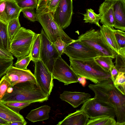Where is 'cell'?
<instances>
[{
  "instance_id": "cell-1",
  "label": "cell",
  "mask_w": 125,
  "mask_h": 125,
  "mask_svg": "<svg viewBox=\"0 0 125 125\" xmlns=\"http://www.w3.org/2000/svg\"><path fill=\"white\" fill-rule=\"evenodd\" d=\"M88 87L94 93V98L114 108L117 122L125 125V95L115 87L111 79L90 84Z\"/></svg>"
},
{
  "instance_id": "cell-2",
  "label": "cell",
  "mask_w": 125,
  "mask_h": 125,
  "mask_svg": "<svg viewBox=\"0 0 125 125\" xmlns=\"http://www.w3.org/2000/svg\"><path fill=\"white\" fill-rule=\"evenodd\" d=\"M48 98L37 83L28 81L11 86L3 98L2 102L42 103L47 101Z\"/></svg>"
},
{
  "instance_id": "cell-3",
  "label": "cell",
  "mask_w": 125,
  "mask_h": 125,
  "mask_svg": "<svg viewBox=\"0 0 125 125\" xmlns=\"http://www.w3.org/2000/svg\"><path fill=\"white\" fill-rule=\"evenodd\" d=\"M70 66L78 76L83 77L95 84L110 79L109 72L105 71L94 59L81 61L69 59Z\"/></svg>"
},
{
  "instance_id": "cell-4",
  "label": "cell",
  "mask_w": 125,
  "mask_h": 125,
  "mask_svg": "<svg viewBox=\"0 0 125 125\" xmlns=\"http://www.w3.org/2000/svg\"><path fill=\"white\" fill-rule=\"evenodd\" d=\"M35 33L21 27L10 42L9 52L17 58L30 55Z\"/></svg>"
},
{
  "instance_id": "cell-5",
  "label": "cell",
  "mask_w": 125,
  "mask_h": 125,
  "mask_svg": "<svg viewBox=\"0 0 125 125\" xmlns=\"http://www.w3.org/2000/svg\"><path fill=\"white\" fill-rule=\"evenodd\" d=\"M36 14L38 22L42 27L46 35L52 42H54L59 38H61L68 44L74 41L68 36L56 22L52 13L46 12Z\"/></svg>"
},
{
  "instance_id": "cell-6",
  "label": "cell",
  "mask_w": 125,
  "mask_h": 125,
  "mask_svg": "<svg viewBox=\"0 0 125 125\" xmlns=\"http://www.w3.org/2000/svg\"><path fill=\"white\" fill-rule=\"evenodd\" d=\"M77 40L99 53L101 56L115 58L116 53L106 43L100 31L91 29L79 35Z\"/></svg>"
},
{
  "instance_id": "cell-7",
  "label": "cell",
  "mask_w": 125,
  "mask_h": 125,
  "mask_svg": "<svg viewBox=\"0 0 125 125\" xmlns=\"http://www.w3.org/2000/svg\"><path fill=\"white\" fill-rule=\"evenodd\" d=\"M64 53L69 59L81 61L92 60L101 56L99 53L77 39L66 47Z\"/></svg>"
},
{
  "instance_id": "cell-8",
  "label": "cell",
  "mask_w": 125,
  "mask_h": 125,
  "mask_svg": "<svg viewBox=\"0 0 125 125\" xmlns=\"http://www.w3.org/2000/svg\"><path fill=\"white\" fill-rule=\"evenodd\" d=\"M80 109L84 112L90 119L103 116L114 118L115 117L114 109L112 107L94 97L87 100Z\"/></svg>"
},
{
  "instance_id": "cell-9",
  "label": "cell",
  "mask_w": 125,
  "mask_h": 125,
  "mask_svg": "<svg viewBox=\"0 0 125 125\" xmlns=\"http://www.w3.org/2000/svg\"><path fill=\"white\" fill-rule=\"evenodd\" d=\"M34 75L42 90L49 97L52 91L53 82L52 73L40 60L34 61Z\"/></svg>"
},
{
  "instance_id": "cell-10",
  "label": "cell",
  "mask_w": 125,
  "mask_h": 125,
  "mask_svg": "<svg viewBox=\"0 0 125 125\" xmlns=\"http://www.w3.org/2000/svg\"><path fill=\"white\" fill-rule=\"evenodd\" d=\"M52 73L53 79L64 83L65 85L78 82V76L61 56L55 61Z\"/></svg>"
},
{
  "instance_id": "cell-11",
  "label": "cell",
  "mask_w": 125,
  "mask_h": 125,
  "mask_svg": "<svg viewBox=\"0 0 125 125\" xmlns=\"http://www.w3.org/2000/svg\"><path fill=\"white\" fill-rule=\"evenodd\" d=\"M41 45L40 59L52 73L56 59L60 56L53 43L47 37L43 29L41 30Z\"/></svg>"
},
{
  "instance_id": "cell-12",
  "label": "cell",
  "mask_w": 125,
  "mask_h": 125,
  "mask_svg": "<svg viewBox=\"0 0 125 125\" xmlns=\"http://www.w3.org/2000/svg\"><path fill=\"white\" fill-rule=\"evenodd\" d=\"M73 13L72 0H60L52 14L54 20L63 30L70 25Z\"/></svg>"
},
{
  "instance_id": "cell-13",
  "label": "cell",
  "mask_w": 125,
  "mask_h": 125,
  "mask_svg": "<svg viewBox=\"0 0 125 125\" xmlns=\"http://www.w3.org/2000/svg\"><path fill=\"white\" fill-rule=\"evenodd\" d=\"M5 75L10 83L11 86L28 81L37 83L34 74L29 69H20L12 65L9 68Z\"/></svg>"
},
{
  "instance_id": "cell-14",
  "label": "cell",
  "mask_w": 125,
  "mask_h": 125,
  "mask_svg": "<svg viewBox=\"0 0 125 125\" xmlns=\"http://www.w3.org/2000/svg\"><path fill=\"white\" fill-rule=\"evenodd\" d=\"M99 14L100 22L113 28L115 23L113 0H105L99 6Z\"/></svg>"
},
{
  "instance_id": "cell-15",
  "label": "cell",
  "mask_w": 125,
  "mask_h": 125,
  "mask_svg": "<svg viewBox=\"0 0 125 125\" xmlns=\"http://www.w3.org/2000/svg\"><path fill=\"white\" fill-rule=\"evenodd\" d=\"M88 93L79 92L64 91L60 95V98L71 105L73 108H76L83 104L91 98Z\"/></svg>"
},
{
  "instance_id": "cell-16",
  "label": "cell",
  "mask_w": 125,
  "mask_h": 125,
  "mask_svg": "<svg viewBox=\"0 0 125 125\" xmlns=\"http://www.w3.org/2000/svg\"><path fill=\"white\" fill-rule=\"evenodd\" d=\"M116 29L125 31V2L123 0H113Z\"/></svg>"
},
{
  "instance_id": "cell-17",
  "label": "cell",
  "mask_w": 125,
  "mask_h": 125,
  "mask_svg": "<svg viewBox=\"0 0 125 125\" xmlns=\"http://www.w3.org/2000/svg\"><path fill=\"white\" fill-rule=\"evenodd\" d=\"M89 118L86 114L80 109L69 114L57 125H86Z\"/></svg>"
},
{
  "instance_id": "cell-18",
  "label": "cell",
  "mask_w": 125,
  "mask_h": 125,
  "mask_svg": "<svg viewBox=\"0 0 125 125\" xmlns=\"http://www.w3.org/2000/svg\"><path fill=\"white\" fill-rule=\"evenodd\" d=\"M100 27V31L106 43L116 53L120 54V49L115 38L114 28L103 25Z\"/></svg>"
},
{
  "instance_id": "cell-19",
  "label": "cell",
  "mask_w": 125,
  "mask_h": 125,
  "mask_svg": "<svg viewBox=\"0 0 125 125\" xmlns=\"http://www.w3.org/2000/svg\"><path fill=\"white\" fill-rule=\"evenodd\" d=\"M51 107L44 105L35 109L31 110L26 118L33 123L47 120L49 118V114Z\"/></svg>"
},
{
  "instance_id": "cell-20",
  "label": "cell",
  "mask_w": 125,
  "mask_h": 125,
  "mask_svg": "<svg viewBox=\"0 0 125 125\" xmlns=\"http://www.w3.org/2000/svg\"><path fill=\"white\" fill-rule=\"evenodd\" d=\"M0 117L8 123L25 120L23 116L12 110L2 102H0Z\"/></svg>"
},
{
  "instance_id": "cell-21",
  "label": "cell",
  "mask_w": 125,
  "mask_h": 125,
  "mask_svg": "<svg viewBox=\"0 0 125 125\" xmlns=\"http://www.w3.org/2000/svg\"><path fill=\"white\" fill-rule=\"evenodd\" d=\"M60 0H38L36 10V14L54 11Z\"/></svg>"
},
{
  "instance_id": "cell-22",
  "label": "cell",
  "mask_w": 125,
  "mask_h": 125,
  "mask_svg": "<svg viewBox=\"0 0 125 125\" xmlns=\"http://www.w3.org/2000/svg\"><path fill=\"white\" fill-rule=\"evenodd\" d=\"M6 13L8 22L10 20L19 18L22 9L15 0H5Z\"/></svg>"
},
{
  "instance_id": "cell-23",
  "label": "cell",
  "mask_w": 125,
  "mask_h": 125,
  "mask_svg": "<svg viewBox=\"0 0 125 125\" xmlns=\"http://www.w3.org/2000/svg\"><path fill=\"white\" fill-rule=\"evenodd\" d=\"M7 25L8 24L0 21V49L10 52V41L8 33Z\"/></svg>"
},
{
  "instance_id": "cell-24",
  "label": "cell",
  "mask_w": 125,
  "mask_h": 125,
  "mask_svg": "<svg viewBox=\"0 0 125 125\" xmlns=\"http://www.w3.org/2000/svg\"><path fill=\"white\" fill-rule=\"evenodd\" d=\"M41 45L40 34L35 33L32 42L30 55L33 62L40 59Z\"/></svg>"
},
{
  "instance_id": "cell-25",
  "label": "cell",
  "mask_w": 125,
  "mask_h": 125,
  "mask_svg": "<svg viewBox=\"0 0 125 125\" xmlns=\"http://www.w3.org/2000/svg\"><path fill=\"white\" fill-rule=\"evenodd\" d=\"M86 125H120L115 118L103 116L89 120Z\"/></svg>"
},
{
  "instance_id": "cell-26",
  "label": "cell",
  "mask_w": 125,
  "mask_h": 125,
  "mask_svg": "<svg viewBox=\"0 0 125 125\" xmlns=\"http://www.w3.org/2000/svg\"><path fill=\"white\" fill-rule=\"evenodd\" d=\"M113 58L108 56H100L94 59L95 62L105 71L110 72L111 67L114 65Z\"/></svg>"
},
{
  "instance_id": "cell-27",
  "label": "cell",
  "mask_w": 125,
  "mask_h": 125,
  "mask_svg": "<svg viewBox=\"0 0 125 125\" xmlns=\"http://www.w3.org/2000/svg\"><path fill=\"white\" fill-rule=\"evenodd\" d=\"M21 27L19 18L13 19L8 22V31L10 42Z\"/></svg>"
},
{
  "instance_id": "cell-28",
  "label": "cell",
  "mask_w": 125,
  "mask_h": 125,
  "mask_svg": "<svg viewBox=\"0 0 125 125\" xmlns=\"http://www.w3.org/2000/svg\"><path fill=\"white\" fill-rule=\"evenodd\" d=\"M86 11V13L83 14L84 22L94 24L100 27L101 26L99 23L100 20L99 14L96 13L91 9H87Z\"/></svg>"
},
{
  "instance_id": "cell-29",
  "label": "cell",
  "mask_w": 125,
  "mask_h": 125,
  "mask_svg": "<svg viewBox=\"0 0 125 125\" xmlns=\"http://www.w3.org/2000/svg\"><path fill=\"white\" fill-rule=\"evenodd\" d=\"M113 83L118 90L125 95V72H119Z\"/></svg>"
},
{
  "instance_id": "cell-30",
  "label": "cell",
  "mask_w": 125,
  "mask_h": 125,
  "mask_svg": "<svg viewBox=\"0 0 125 125\" xmlns=\"http://www.w3.org/2000/svg\"><path fill=\"white\" fill-rule=\"evenodd\" d=\"M114 34L121 54H125V33L120 30H114Z\"/></svg>"
},
{
  "instance_id": "cell-31",
  "label": "cell",
  "mask_w": 125,
  "mask_h": 125,
  "mask_svg": "<svg viewBox=\"0 0 125 125\" xmlns=\"http://www.w3.org/2000/svg\"><path fill=\"white\" fill-rule=\"evenodd\" d=\"M3 103L12 110L18 114H20L19 112L21 110L32 103L29 102H10Z\"/></svg>"
},
{
  "instance_id": "cell-32",
  "label": "cell",
  "mask_w": 125,
  "mask_h": 125,
  "mask_svg": "<svg viewBox=\"0 0 125 125\" xmlns=\"http://www.w3.org/2000/svg\"><path fill=\"white\" fill-rule=\"evenodd\" d=\"M17 60L14 64L15 68L22 70H27V66L31 60L30 55L17 58Z\"/></svg>"
},
{
  "instance_id": "cell-33",
  "label": "cell",
  "mask_w": 125,
  "mask_h": 125,
  "mask_svg": "<svg viewBox=\"0 0 125 125\" xmlns=\"http://www.w3.org/2000/svg\"><path fill=\"white\" fill-rule=\"evenodd\" d=\"M11 85L4 75L0 81V102H1L3 98Z\"/></svg>"
},
{
  "instance_id": "cell-34",
  "label": "cell",
  "mask_w": 125,
  "mask_h": 125,
  "mask_svg": "<svg viewBox=\"0 0 125 125\" xmlns=\"http://www.w3.org/2000/svg\"><path fill=\"white\" fill-rule=\"evenodd\" d=\"M18 6L22 9L36 8L38 0H15Z\"/></svg>"
},
{
  "instance_id": "cell-35",
  "label": "cell",
  "mask_w": 125,
  "mask_h": 125,
  "mask_svg": "<svg viewBox=\"0 0 125 125\" xmlns=\"http://www.w3.org/2000/svg\"><path fill=\"white\" fill-rule=\"evenodd\" d=\"M24 17L32 22L37 21L38 19L37 15L34 11V9L26 8L22 9L21 10Z\"/></svg>"
},
{
  "instance_id": "cell-36",
  "label": "cell",
  "mask_w": 125,
  "mask_h": 125,
  "mask_svg": "<svg viewBox=\"0 0 125 125\" xmlns=\"http://www.w3.org/2000/svg\"><path fill=\"white\" fill-rule=\"evenodd\" d=\"M115 66L119 72H125V57L116 53Z\"/></svg>"
},
{
  "instance_id": "cell-37",
  "label": "cell",
  "mask_w": 125,
  "mask_h": 125,
  "mask_svg": "<svg viewBox=\"0 0 125 125\" xmlns=\"http://www.w3.org/2000/svg\"><path fill=\"white\" fill-rule=\"evenodd\" d=\"M53 43L56 49L61 56L64 53V51L65 48L68 45L60 38H57L55 42Z\"/></svg>"
},
{
  "instance_id": "cell-38",
  "label": "cell",
  "mask_w": 125,
  "mask_h": 125,
  "mask_svg": "<svg viewBox=\"0 0 125 125\" xmlns=\"http://www.w3.org/2000/svg\"><path fill=\"white\" fill-rule=\"evenodd\" d=\"M0 21L6 24L8 23L6 13L5 0H0Z\"/></svg>"
},
{
  "instance_id": "cell-39",
  "label": "cell",
  "mask_w": 125,
  "mask_h": 125,
  "mask_svg": "<svg viewBox=\"0 0 125 125\" xmlns=\"http://www.w3.org/2000/svg\"><path fill=\"white\" fill-rule=\"evenodd\" d=\"M0 57L12 60L14 59L12 55L10 52H6L0 49Z\"/></svg>"
},
{
  "instance_id": "cell-40",
  "label": "cell",
  "mask_w": 125,
  "mask_h": 125,
  "mask_svg": "<svg viewBox=\"0 0 125 125\" xmlns=\"http://www.w3.org/2000/svg\"><path fill=\"white\" fill-rule=\"evenodd\" d=\"M111 79L113 82L118 73L119 71L115 67V65L112 67L110 70Z\"/></svg>"
},
{
  "instance_id": "cell-41",
  "label": "cell",
  "mask_w": 125,
  "mask_h": 125,
  "mask_svg": "<svg viewBox=\"0 0 125 125\" xmlns=\"http://www.w3.org/2000/svg\"><path fill=\"white\" fill-rule=\"evenodd\" d=\"M27 122L25 120L22 121H17L8 123V125H26Z\"/></svg>"
},
{
  "instance_id": "cell-42",
  "label": "cell",
  "mask_w": 125,
  "mask_h": 125,
  "mask_svg": "<svg viewBox=\"0 0 125 125\" xmlns=\"http://www.w3.org/2000/svg\"><path fill=\"white\" fill-rule=\"evenodd\" d=\"M78 82L83 87H85L86 83V79L83 77L78 76Z\"/></svg>"
},
{
  "instance_id": "cell-43",
  "label": "cell",
  "mask_w": 125,
  "mask_h": 125,
  "mask_svg": "<svg viewBox=\"0 0 125 125\" xmlns=\"http://www.w3.org/2000/svg\"><path fill=\"white\" fill-rule=\"evenodd\" d=\"M0 125H8V122L0 117Z\"/></svg>"
},
{
  "instance_id": "cell-44",
  "label": "cell",
  "mask_w": 125,
  "mask_h": 125,
  "mask_svg": "<svg viewBox=\"0 0 125 125\" xmlns=\"http://www.w3.org/2000/svg\"><path fill=\"white\" fill-rule=\"evenodd\" d=\"M123 1L124 2H125V0H123Z\"/></svg>"
}]
</instances>
